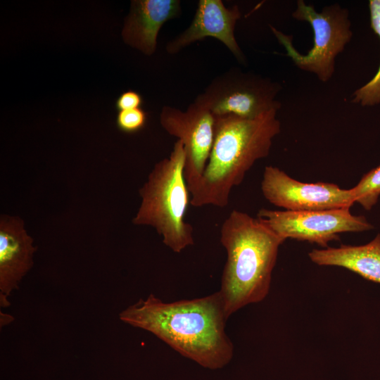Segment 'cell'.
Here are the masks:
<instances>
[{
	"label": "cell",
	"mask_w": 380,
	"mask_h": 380,
	"mask_svg": "<svg viewBox=\"0 0 380 380\" xmlns=\"http://www.w3.org/2000/svg\"><path fill=\"white\" fill-rule=\"evenodd\" d=\"M119 317L205 368L221 369L232 359L234 346L225 331L229 317L220 291L171 303L150 294L122 310Z\"/></svg>",
	"instance_id": "obj_1"
},
{
	"label": "cell",
	"mask_w": 380,
	"mask_h": 380,
	"mask_svg": "<svg viewBox=\"0 0 380 380\" xmlns=\"http://www.w3.org/2000/svg\"><path fill=\"white\" fill-rule=\"evenodd\" d=\"M277 110L255 118L215 117V139L204 172L191 194V205L226 207L233 187L242 182L254 163L267 157L280 133Z\"/></svg>",
	"instance_id": "obj_2"
},
{
	"label": "cell",
	"mask_w": 380,
	"mask_h": 380,
	"mask_svg": "<svg viewBox=\"0 0 380 380\" xmlns=\"http://www.w3.org/2000/svg\"><path fill=\"white\" fill-rule=\"evenodd\" d=\"M285 240L258 217L233 210L220 228L227 252L219 291L228 317L269 293L279 246Z\"/></svg>",
	"instance_id": "obj_3"
},
{
	"label": "cell",
	"mask_w": 380,
	"mask_h": 380,
	"mask_svg": "<svg viewBox=\"0 0 380 380\" xmlns=\"http://www.w3.org/2000/svg\"><path fill=\"white\" fill-rule=\"evenodd\" d=\"M185 150L177 140L168 158L158 162L139 189L141 203L132 220L137 225H148L163 237L175 253L194 245V229L185 221L191 196L184 177Z\"/></svg>",
	"instance_id": "obj_4"
},
{
	"label": "cell",
	"mask_w": 380,
	"mask_h": 380,
	"mask_svg": "<svg viewBox=\"0 0 380 380\" xmlns=\"http://www.w3.org/2000/svg\"><path fill=\"white\" fill-rule=\"evenodd\" d=\"M292 17L310 23L314 34L313 46L306 53L298 52L293 45V37L270 27L278 42L284 47L286 55L300 70L315 74L318 79L327 82L334 72L335 58L344 50L352 38L348 11L334 4L324 7L322 12L305 4L296 3Z\"/></svg>",
	"instance_id": "obj_5"
},
{
	"label": "cell",
	"mask_w": 380,
	"mask_h": 380,
	"mask_svg": "<svg viewBox=\"0 0 380 380\" xmlns=\"http://www.w3.org/2000/svg\"><path fill=\"white\" fill-rule=\"evenodd\" d=\"M281 85L253 72L234 68L215 77L196 99L215 117L236 116L252 119L281 103L276 97Z\"/></svg>",
	"instance_id": "obj_6"
},
{
	"label": "cell",
	"mask_w": 380,
	"mask_h": 380,
	"mask_svg": "<svg viewBox=\"0 0 380 380\" xmlns=\"http://www.w3.org/2000/svg\"><path fill=\"white\" fill-rule=\"evenodd\" d=\"M257 217L281 238L293 239L329 247L339 240V234L372 229L373 226L364 216L353 215L350 208L310 211L260 209Z\"/></svg>",
	"instance_id": "obj_7"
},
{
	"label": "cell",
	"mask_w": 380,
	"mask_h": 380,
	"mask_svg": "<svg viewBox=\"0 0 380 380\" xmlns=\"http://www.w3.org/2000/svg\"><path fill=\"white\" fill-rule=\"evenodd\" d=\"M163 128L180 140L186 157L184 177L190 194L202 177L213 148L215 117L203 103L194 100L185 110L165 106L160 114Z\"/></svg>",
	"instance_id": "obj_8"
},
{
	"label": "cell",
	"mask_w": 380,
	"mask_h": 380,
	"mask_svg": "<svg viewBox=\"0 0 380 380\" xmlns=\"http://www.w3.org/2000/svg\"><path fill=\"white\" fill-rule=\"evenodd\" d=\"M261 191L270 203L290 211L350 208L355 203L351 189L334 183L302 182L272 165L264 170Z\"/></svg>",
	"instance_id": "obj_9"
},
{
	"label": "cell",
	"mask_w": 380,
	"mask_h": 380,
	"mask_svg": "<svg viewBox=\"0 0 380 380\" xmlns=\"http://www.w3.org/2000/svg\"><path fill=\"white\" fill-rule=\"evenodd\" d=\"M241 16L237 5L228 8L221 0H200L190 25L167 44L166 51L174 55L197 41L213 37L221 42L240 63L246 64V58L234 34Z\"/></svg>",
	"instance_id": "obj_10"
},
{
	"label": "cell",
	"mask_w": 380,
	"mask_h": 380,
	"mask_svg": "<svg viewBox=\"0 0 380 380\" xmlns=\"http://www.w3.org/2000/svg\"><path fill=\"white\" fill-rule=\"evenodd\" d=\"M37 248L17 217L3 215L0 220V306L11 305L9 297L18 289L33 265Z\"/></svg>",
	"instance_id": "obj_11"
},
{
	"label": "cell",
	"mask_w": 380,
	"mask_h": 380,
	"mask_svg": "<svg viewBox=\"0 0 380 380\" xmlns=\"http://www.w3.org/2000/svg\"><path fill=\"white\" fill-rule=\"evenodd\" d=\"M182 13L179 0H134L122 31L124 42L151 56L156 50L160 30Z\"/></svg>",
	"instance_id": "obj_12"
},
{
	"label": "cell",
	"mask_w": 380,
	"mask_h": 380,
	"mask_svg": "<svg viewBox=\"0 0 380 380\" xmlns=\"http://www.w3.org/2000/svg\"><path fill=\"white\" fill-rule=\"evenodd\" d=\"M308 255L316 265L343 267L380 284V234L365 245L315 248Z\"/></svg>",
	"instance_id": "obj_13"
},
{
	"label": "cell",
	"mask_w": 380,
	"mask_h": 380,
	"mask_svg": "<svg viewBox=\"0 0 380 380\" xmlns=\"http://www.w3.org/2000/svg\"><path fill=\"white\" fill-rule=\"evenodd\" d=\"M371 28L380 39V0L369 3ZM352 102L362 106H371L380 103V64L373 78L354 91Z\"/></svg>",
	"instance_id": "obj_14"
},
{
	"label": "cell",
	"mask_w": 380,
	"mask_h": 380,
	"mask_svg": "<svg viewBox=\"0 0 380 380\" xmlns=\"http://www.w3.org/2000/svg\"><path fill=\"white\" fill-rule=\"evenodd\" d=\"M355 203L369 210L380 196V165L364 175L360 182L351 188Z\"/></svg>",
	"instance_id": "obj_15"
},
{
	"label": "cell",
	"mask_w": 380,
	"mask_h": 380,
	"mask_svg": "<svg viewBox=\"0 0 380 380\" xmlns=\"http://www.w3.org/2000/svg\"><path fill=\"white\" fill-rule=\"evenodd\" d=\"M147 122V114L141 108L118 111L116 118L118 128L122 132L134 134L141 131Z\"/></svg>",
	"instance_id": "obj_16"
},
{
	"label": "cell",
	"mask_w": 380,
	"mask_h": 380,
	"mask_svg": "<svg viewBox=\"0 0 380 380\" xmlns=\"http://www.w3.org/2000/svg\"><path fill=\"white\" fill-rule=\"evenodd\" d=\"M143 103L140 94L129 90L122 92L117 99L115 107L118 111L139 108Z\"/></svg>",
	"instance_id": "obj_17"
},
{
	"label": "cell",
	"mask_w": 380,
	"mask_h": 380,
	"mask_svg": "<svg viewBox=\"0 0 380 380\" xmlns=\"http://www.w3.org/2000/svg\"><path fill=\"white\" fill-rule=\"evenodd\" d=\"M9 315H6V314H1V326H4L7 324H9L11 323V322L13 321V319H10L9 318Z\"/></svg>",
	"instance_id": "obj_18"
}]
</instances>
